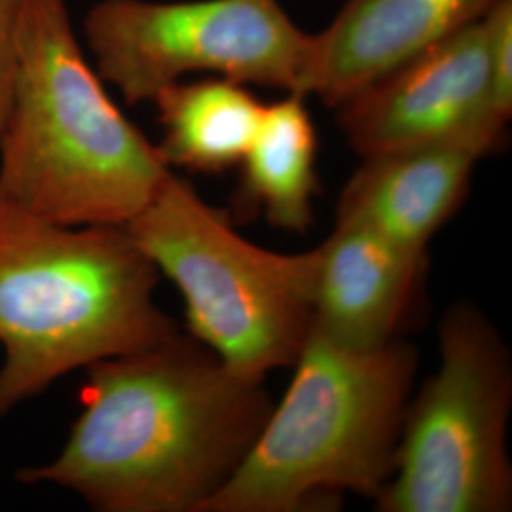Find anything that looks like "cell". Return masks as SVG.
<instances>
[{
  "label": "cell",
  "mask_w": 512,
  "mask_h": 512,
  "mask_svg": "<svg viewBox=\"0 0 512 512\" xmlns=\"http://www.w3.org/2000/svg\"><path fill=\"white\" fill-rule=\"evenodd\" d=\"M482 158L480 148L463 141L366 156L338 198L336 222L365 226L427 255L431 239L465 202Z\"/></svg>",
  "instance_id": "cell-11"
},
{
  "label": "cell",
  "mask_w": 512,
  "mask_h": 512,
  "mask_svg": "<svg viewBox=\"0 0 512 512\" xmlns=\"http://www.w3.org/2000/svg\"><path fill=\"white\" fill-rule=\"evenodd\" d=\"M84 31L97 74L129 105L192 73L306 95L311 35L277 0H101Z\"/></svg>",
  "instance_id": "cell-7"
},
{
  "label": "cell",
  "mask_w": 512,
  "mask_h": 512,
  "mask_svg": "<svg viewBox=\"0 0 512 512\" xmlns=\"http://www.w3.org/2000/svg\"><path fill=\"white\" fill-rule=\"evenodd\" d=\"M126 226H67L0 196V421L59 378L179 332Z\"/></svg>",
  "instance_id": "cell-2"
},
{
  "label": "cell",
  "mask_w": 512,
  "mask_h": 512,
  "mask_svg": "<svg viewBox=\"0 0 512 512\" xmlns=\"http://www.w3.org/2000/svg\"><path fill=\"white\" fill-rule=\"evenodd\" d=\"M317 133L306 95L264 105L255 137L241 160L239 203L255 207L279 230L304 234L313 222L319 190Z\"/></svg>",
  "instance_id": "cell-12"
},
{
  "label": "cell",
  "mask_w": 512,
  "mask_h": 512,
  "mask_svg": "<svg viewBox=\"0 0 512 512\" xmlns=\"http://www.w3.org/2000/svg\"><path fill=\"white\" fill-rule=\"evenodd\" d=\"M274 406L188 332L86 368L57 458L18 471L99 512H203L238 471Z\"/></svg>",
  "instance_id": "cell-1"
},
{
  "label": "cell",
  "mask_w": 512,
  "mask_h": 512,
  "mask_svg": "<svg viewBox=\"0 0 512 512\" xmlns=\"http://www.w3.org/2000/svg\"><path fill=\"white\" fill-rule=\"evenodd\" d=\"M173 169L116 107L65 0H25L0 196L67 226H128Z\"/></svg>",
  "instance_id": "cell-3"
},
{
  "label": "cell",
  "mask_w": 512,
  "mask_h": 512,
  "mask_svg": "<svg viewBox=\"0 0 512 512\" xmlns=\"http://www.w3.org/2000/svg\"><path fill=\"white\" fill-rule=\"evenodd\" d=\"M315 249L311 327L349 348H380L399 338L427 255L349 222H334Z\"/></svg>",
  "instance_id": "cell-10"
},
{
  "label": "cell",
  "mask_w": 512,
  "mask_h": 512,
  "mask_svg": "<svg viewBox=\"0 0 512 512\" xmlns=\"http://www.w3.org/2000/svg\"><path fill=\"white\" fill-rule=\"evenodd\" d=\"M293 378L238 471L203 512H302L376 497L393 475L418 351L338 344L311 327Z\"/></svg>",
  "instance_id": "cell-4"
},
{
  "label": "cell",
  "mask_w": 512,
  "mask_h": 512,
  "mask_svg": "<svg viewBox=\"0 0 512 512\" xmlns=\"http://www.w3.org/2000/svg\"><path fill=\"white\" fill-rule=\"evenodd\" d=\"M336 110L349 147L361 158L454 141L492 154L507 128L490 110L486 21L429 46Z\"/></svg>",
  "instance_id": "cell-8"
},
{
  "label": "cell",
  "mask_w": 512,
  "mask_h": 512,
  "mask_svg": "<svg viewBox=\"0 0 512 512\" xmlns=\"http://www.w3.org/2000/svg\"><path fill=\"white\" fill-rule=\"evenodd\" d=\"M512 361L505 338L469 302L444 313L439 366L408 401L380 512H507Z\"/></svg>",
  "instance_id": "cell-6"
},
{
  "label": "cell",
  "mask_w": 512,
  "mask_h": 512,
  "mask_svg": "<svg viewBox=\"0 0 512 512\" xmlns=\"http://www.w3.org/2000/svg\"><path fill=\"white\" fill-rule=\"evenodd\" d=\"M126 228L177 287L190 336L243 376L293 365L313 325L317 249L287 255L243 238L175 171Z\"/></svg>",
  "instance_id": "cell-5"
},
{
  "label": "cell",
  "mask_w": 512,
  "mask_h": 512,
  "mask_svg": "<svg viewBox=\"0 0 512 512\" xmlns=\"http://www.w3.org/2000/svg\"><path fill=\"white\" fill-rule=\"evenodd\" d=\"M162 141L156 145L171 169L222 173L241 164L255 137L264 103L228 78L175 82L158 93Z\"/></svg>",
  "instance_id": "cell-13"
},
{
  "label": "cell",
  "mask_w": 512,
  "mask_h": 512,
  "mask_svg": "<svg viewBox=\"0 0 512 512\" xmlns=\"http://www.w3.org/2000/svg\"><path fill=\"white\" fill-rule=\"evenodd\" d=\"M497 0H346L311 35L306 95L336 109L414 55L484 18Z\"/></svg>",
  "instance_id": "cell-9"
},
{
  "label": "cell",
  "mask_w": 512,
  "mask_h": 512,
  "mask_svg": "<svg viewBox=\"0 0 512 512\" xmlns=\"http://www.w3.org/2000/svg\"><path fill=\"white\" fill-rule=\"evenodd\" d=\"M25 0H0V139L6 128L19 69V23Z\"/></svg>",
  "instance_id": "cell-15"
},
{
  "label": "cell",
  "mask_w": 512,
  "mask_h": 512,
  "mask_svg": "<svg viewBox=\"0 0 512 512\" xmlns=\"http://www.w3.org/2000/svg\"><path fill=\"white\" fill-rule=\"evenodd\" d=\"M488 29L490 110L507 128L512 116V0H497L484 16Z\"/></svg>",
  "instance_id": "cell-14"
}]
</instances>
